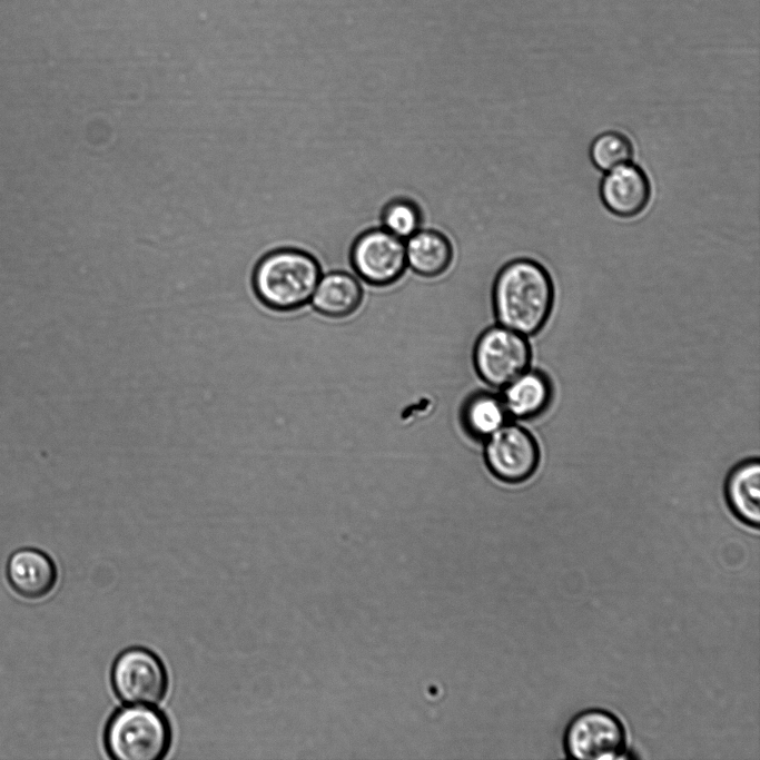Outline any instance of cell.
<instances>
[{
	"label": "cell",
	"mask_w": 760,
	"mask_h": 760,
	"mask_svg": "<svg viewBox=\"0 0 760 760\" xmlns=\"http://www.w3.org/2000/svg\"><path fill=\"white\" fill-rule=\"evenodd\" d=\"M554 284L536 259L519 256L496 273L492 286L495 322L524 336L539 333L554 305Z\"/></svg>",
	"instance_id": "obj_1"
},
{
	"label": "cell",
	"mask_w": 760,
	"mask_h": 760,
	"mask_svg": "<svg viewBox=\"0 0 760 760\" xmlns=\"http://www.w3.org/2000/svg\"><path fill=\"white\" fill-rule=\"evenodd\" d=\"M323 274L309 253L284 247L268 253L254 272V290L273 310L293 312L309 304Z\"/></svg>",
	"instance_id": "obj_2"
},
{
	"label": "cell",
	"mask_w": 760,
	"mask_h": 760,
	"mask_svg": "<svg viewBox=\"0 0 760 760\" xmlns=\"http://www.w3.org/2000/svg\"><path fill=\"white\" fill-rule=\"evenodd\" d=\"M167 719L149 705H130L110 719L105 741L107 750L118 760H158L170 744Z\"/></svg>",
	"instance_id": "obj_3"
},
{
	"label": "cell",
	"mask_w": 760,
	"mask_h": 760,
	"mask_svg": "<svg viewBox=\"0 0 760 760\" xmlns=\"http://www.w3.org/2000/svg\"><path fill=\"white\" fill-rule=\"evenodd\" d=\"M567 758L613 760L626 757L628 732L623 721L603 708H588L569 721L563 733Z\"/></svg>",
	"instance_id": "obj_4"
},
{
	"label": "cell",
	"mask_w": 760,
	"mask_h": 760,
	"mask_svg": "<svg viewBox=\"0 0 760 760\" xmlns=\"http://www.w3.org/2000/svg\"><path fill=\"white\" fill-rule=\"evenodd\" d=\"M526 336L499 324L487 326L475 340L473 363L478 377L491 388L502 389L531 364Z\"/></svg>",
	"instance_id": "obj_5"
},
{
	"label": "cell",
	"mask_w": 760,
	"mask_h": 760,
	"mask_svg": "<svg viewBox=\"0 0 760 760\" xmlns=\"http://www.w3.org/2000/svg\"><path fill=\"white\" fill-rule=\"evenodd\" d=\"M483 456L491 473L510 485L530 480L541 458L533 434L514 422L505 423L483 442Z\"/></svg>",
	"instance_id": "obj_6"
},
{
	"label": "cell",
	"mask_w": 760,
	"mask_h": 760,
	"mask_svg": "<svg viewBox=\"0 0 760 760\" xmlns=\"http://www.w3.org/2000/svg\"><path fill=\"white\" fill-rule=\"evenodd\" d=\"M352 272L372 286H387L398 280L407 269L405 240L383 227L359 234L349 251Z\"/></svg>",
	"instance_id": "obj_7"
},
{
	"label": "cell",
	"mask_w": 760,
	"mask_h": 760,
	"mask_svg": "<svg viewBox=\"0 0 760 760\" xmlns=\"http://www.w3.org/2000/svg\"><path fill=\"white\" fill-rule=\"evenodd\" d=\"M111 681L117 695L130 705H155L168 687L162 662L144 648H130L116 659Z\"/></svg>",
	"instance_id": "obj_8"
},
{
	"label": "cell",
	"mask_w": 760,
	"mask_h": 760,
	"mask_svg": "<svg viewBox=\"0 0 760 760\" xmlns=\"http://www.w3.org/2000/svg\"><path fill=\"white\" fill-rule=\"evenodd\" d=\"M651 194L647 172L632 161L605 171L599 185L603 206L620 218L640 215L647 208Z\"/></svg>",
	"instance_id": "obj_9"
},
{
	"label": "cell",
	"mask_w": 760,
	"mask_h": 760,
	"mask_svg": "<svg viewBox=\"0 0 760 760\" xmlns=\"http://www.w3.org/2000/svg\"><path fill=\"white\" fill-rule=\"evenodd\" d=\"M363 296V283L355 274L335 269L322 274L309 304L323 316L343 318L357 310Z\"/></svg>",
	"instance_id": "obj_10"
},
{
	"label": "cell",
	"mask_w": 760,
	"mask_h": 760,
	"mask_svg": "<svg viewBox=\"0 0 760 760\" xmlns=\"http://www.w3.org/2000/svg\"><path fill=\"white\" fill-rule=\"evenodd\" d=\"M7 576L16 593L24 599L37 600L48 595L55 588L57 570L46 553L21 549L10 556Z\"/></svg>",
	"instance_id": "obj_11"
},
{
	"label": "cell",
	"mask_w": 760,
	"mask_h": 760,
	"mask_svg": "<svg viewBox=\"0 0 760 760\" xmlns=\"http://www.w3.org/2000/svg\"><path fill=\"white\" fill-rule=\"evenodd\" d=\"M501 397L510 418L531 421L551 405L553 385L544 372L527 368L502 388Z\"/></svg>",
	"instance_id": "obj_12"
},
{
	"label": "cell",
	"mask_w": 760,
	"mask_h": 760,
	"mask_svg": "<svg viewBox=\"0 0 760 760\" xmlns=\"http://www.w3.org/2000/svg\"><path fill=\"white\" fill-rule=\"evenodd\" d=\"M724 495L732 514L744 525L758 529L760 524V462L749 458L729 473Z\"/></svg>",
	"instance_id": "obj_13"
},
{
	"label": "cell",
	"mask_w": 760,
	"mask_h": 760,
	"mask_svg": "<svg viewBox=\"0 0 760 760\" xmlns=\"http://www.w3.org/2000/svg\"><path fill=\"white\" fill-rule=\"evenodd\" d=\"M407 268L414 274L434 278L445 273L453 259L450 239L438 230L421 228L405 240Z\"/></svg>",
	"instance_id": "obj_14"
},
{
	"label": "cell",
	"mask_w": 760,
	"mask_h": 760,
	"mask_svg": "<svg viewBox=\"0 0 760 760\" xmlns=\"http://www.w3.org/2000/svg\"><path fill=\"white\" fill-rule=\"evenodd\" d=\"M509 418L501 394L486 384L472 391L462 404L461 420L465 430L482 442L507 423Z\"/></svg>",
	"instance_id": "obj_15"
},
{
	"label": "cell",
	"mask_w": 760,
	"mask_h": 760,
	"mask_svg": "<svg viewBox=\"0 0 760 760\" xmlns=\"http://www.w3.org/2000/svg\"><path fill=\"white\" fill-rule=\"evenodd\" d=\"M634 154L631 140L622 132L606 130L590 144L589 157L593 166L603 172L632 161Z\"/></svg>",
	"instance_id": "obj_16"
},
{
	"label": "cell",
	"mask_w": 760,
	"mask_h": 760,
	"mask_svg": "<svg viewBox=\"0 0 760 760\" xmlns=\"http://www.w3.org/2000/svg\"><path fill=\"white\" fill-rule=\"evenodd\" d=\"M381 227L406 240L422 228V211L411 199H392L382 210Z\"/></svg>",
	"instance_id": "obj_17"
}]
</instances>
